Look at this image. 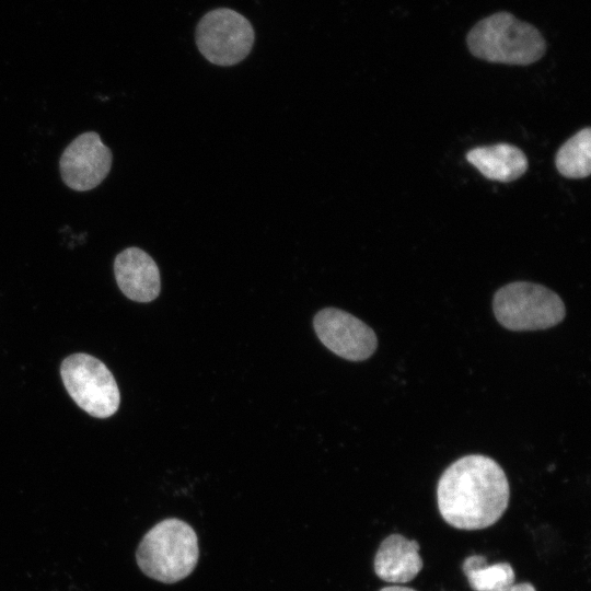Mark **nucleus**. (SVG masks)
<instances>
[{
	"mask_svg": "<svg viewBox=\"0 0 591 591\" xmlns=\"http://www.w3.org/2000/svg\"><path fill=\"white\" fill-rule=\"evenodd\" d=\"M555 164L567 178H583L591 172V129L586 127L570 137L557 151Z\"/></svg>",
	"mask_w": 591,
	"mask_h": 591,
	"instance_id": "nucleus-13",
	"label": "nucleus"
},
{
	"mask_svg": "<svg viewBox=\"0 0 591 591\" xmlns=\"http://www.w3.org/2000/svg\"><path fill=\"white\" fill-rule=\"evenodd\" d=\"M114 273L119 289L130 300L150 302L160 293L159 268L153 258L138 247H128L116 256Z\"/></svg>",
	"mask_w": 591,
	"mask_h": 591,
	"instance_id": "nucleus-9",
	"label": "nucleus"
},
{
	"mask_svg": "<svg viewBox=\"0 0 591 591\" xmlns=\"http://www.w3.org/2000/svg\"><path fill=\"white\" fill-rule=\"evenodd\" d=\"M313 325L323 345L346 360H366L376 349L373 329L346 311L323 309L315 315Z\"/></svg>",
	"mask_w": 591,
	"mask_h": 591,
	"instance_id": "nucleus-7",
	"label": "nucleus"
},
{
	"mask_svg": "<svg viewBox=\"0 0 591 591\" xmlns=\"http://www.w3.org/2000/svg\"><path fill=\"white\" fill-rule=\"evenodd\" d=\"M379 591H416V590L408 587L390 586V587H384L380 589Z\"/></svg>",
	"mask_w": 591,
	"mask_h": 591,
	"instance_id": "nucleus-15",
	"label": "nucleus"
},
{
	"mask_svg": "<svg viewBox=\"0 0 591 591\" xmlns=\"http://www.w3.org/2000/svg\"><path fill=\"white\" fill-rule=\"evenodd\" d=\"M422 566L418 542L401 534H391L381 542L373 563L376 576L392 583L413 580Z\"/></svg>",
	"mask_w": 591,
	"mask_h": 591,
	"instance_id": "nucleus-10",
	"label": "nucleus"
},
{
	"mask_svg": "<svg viewBox=\"0 0 591 591\" xmlns=\"http://www.w3.org/2000/svg\"><path fill=\"white\" fill-rule=\"evenodd\" d=\"M462 570L474 591H506L514 583V571L508 563L488 565L483 555H472L462 564Z\"/></svg>",
	"mask_w": 591,
	"mask_h": 591,
	"instance_id": "nucleus-12",
	"label": "nucleus"
},
{
	"mask_svg": "<svg viewBox=\"0 0 591 591\" xmlns=\"http://www.w3.org/2000/svg\"><path fill=\"white\" fill-rule=\"evenodd\" d=\"M111 166L112 152L94 131L84 132L71 141L59 163L63 183L78 192L100 185Z\"/></svg>",
	"mask_w": 591,
	"mask_h": 591,
	"instance_id": "nucleus-8",
	"label": "nucleus"
},
{
	"mask_svg": "<svg viewBox=\"0 0 591 591\" xmlns=\"http://www.w3.org/2000/svg\"><path fill=\"white\" fill-rule=\"evenodd\" d=\"M199 556L194 529L171 518L157 523L142 537L136 552L140 570L164 583L177 582L195 569Z\"/></svg>",
	"mask_w": 591,
	"mask_h": 591,
	"instance_id": "nucleus-3",
	"label": "nucleus"
},
{
	"mask_svg": "<svg viewBox=\"0 0 591 591\" xmlns=\"http://www.w3.org/2000/svg\"><path fill=\"white\" fill-rule=\"evenodd\" d=\"M466 43L476 58L506 65L533 63L546 50L545 39L536 27L506 11L477 22L468 32Z\"/></svg>",
	"mask_w": 591,
	"mask_h": 591,
	"instance_id": "nucleus-2",
	"label": "nucleus"
},
{
	"mask_svg": "<svg viewBox=\"0 0 591 591\" xmlns=\"http://www.w3.org/2000/svg\"><path fill=\"white\" fill-rule=\"evenodd\" d=\"M506 591H536L533 584L530 582H522V583H513L510 588H508Z\"/></svg>",
	"mask_w": 591,
	"mask_h": 591,
	"instance_id": "nucleus-14",
	"label": "nucleus"
},
{
	"mask_svg": "<svg viewBox=\"0 0 591 591\" xmlns=\"http://www.w3.org/2000/svg\"><path fill=\"white\" fill-rule=\"evenodd\" d=\"M253 43L254 31L250 22L230 9L210 11L197 26L199 51L218 66L240 62L250 54Z\"/></svg>",
	"mask_w": 591,
	"mask_h": 591,
	"instance_id": "nucleus-6",
	"label": "nucleus"
},
{
	"mask_svg": "<svg viewBox=\"0 0 591 591\" xmlns=\"http://www.w3.org/2000/svg\"><path fill=\"white\" fill-rule=\"evenodd\" d=\"M510 497L507 476L493 459L470 454L453 462L437 487L443 520L460 530H482L495 524Z\"/></svg>",
	"mask_w": 591,
	"mask_h": 591,
	"instance_id": "nucleus-1",
	"label": "nucleus"
},
{
	"mask_svg": "<svg viewBox=\"0 0 591 591\" xmlns=\"http://www.w3.org/2000/svg\"><path fill=\"white\" fill-rule=\"evenodd\" d=\"M494 314L507 329L513 332L546 329L559 324L566 308L553 290L529 281H515L501 287L494 296Z\"/></svg>",
	"mask_w": 591,
	"mask_h": 591,
	"instance_id": "nucleus-4",
	"label": "nucleus"
},
{
	"mask_svg": "<svg viewBox=\"0 0 591 591\" xmlns=\"http://www.w3.org/2000/svg\"><path fill=\"white\" fill-rule=\"evenodd\" d=\"M466 160L491 181L512 182L528 170V159L523 151L509 143L476 147L467 151Z\"/></svg>",
	"mask_w": 591,
	"mask_h": 591,
	"instance_id": "nucleus-11",
	"label": "nucleus"
},
{
	"mask_svg": "<svg viewBox=\"0 0 591 591\" xmlns=\"http://www.w3.org/2000/svg\"><path fill=\"white\" fill-rule=\"evenodd\" d=\"M66 390L77 405L96 418L114 415L120 395L114 375L97 358L88 354H73L60 367Z\"/></svg>",
	"mask_w": 591,
	"mask_h": 591,
	"instance_id": "nucleus-5",
	"label": "nucleus"
}]
</instances>
